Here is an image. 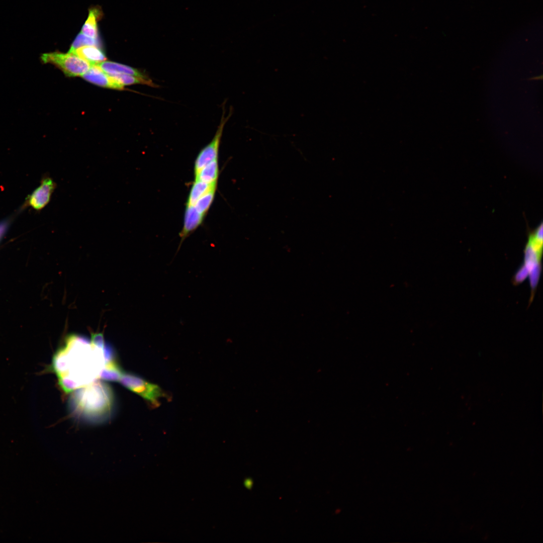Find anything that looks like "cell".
Listing matches in <instances>:
<instances>
[{"instance_id": "8", "label": "cell", "mask_w": 543, "mask_h": 543, "mask_svg": "<svg viewBox=\"0 0 543 543\" xmlns=\"http://www.w3.org/2000/svg\"><path fill=\"white\" fill-rule=\"evenodd\" d=\"M204 216L197 210L194 206H186L184 225L179 234L181 239L177 252L184 240L201 224Z\"/></svg>"}, {"instance_id": "1", "label": "cell", "mask_w": 543, "mask_h": 543, "mask_svg": "<svg viewBox=\"0 0 543 543\" xmlns=\"http://www.w3.org/2000/svg\"><path fill=\"white\" fill-rule=\"evenodd\" d=\"M101 355H103V349L94 345L91 340L76 335L69 337L65 347L58 350L53 356L51 366V370L58 377L61 388L65 393H69L83 387L80 371L84 377V363L93 362V359L104 357L103 355L93 359ZM85 383L86 385L85 382Z\"/></svg>"}, {"instance_id": "11", "label": "cell", "mask_w": 543, "mask_h": 543, "mask_svg": "<svg viewBox=\"0 0 543 543\" xmlns=\"http://www.w3.org/2000/svg\"><path fill=\"white\" fill-rule=\"evenodd\" d=\"M219 174L218 159L208 163L195 174V180L208 184L217 183Z\"/></svg>"}, {"instance_id": "19", "label": "cell", "mask_w": 543, "mask_h": 543, "mask_svg": "<svg viewBox=\"0 0 543 543\" xmlns=\"http://www.w3.org/2000/svg\"><path fill=\"white\" fill-rule=\"evenodd\" d=\"M252 480L251 479L248 478L245 480L244 485L246 488L251 489L252 486Z\"/></svg>"}, {"instance_id": "12", "label": "cell", "mask_w": 543, "mask_h": 543, "mask_svg": "<svg viewBox=\"0 0 543 543\" xmlns=\"http://www.w3.org/2000/svg\"><path fill=\"white\" fill-rule=\"evenodd\" d=\"M217 183L208 184L195 180L189 193L187 206H194L202 196L211 189L216 188Z\"/></svg>"}, {"instance_id": "16", "label": "cell", "mask_w": 543, "mask_h": 543, "mask_svg": "<svg viewBox=\"0 0 543 543\" xmlns=\"http://www.w3.org/2000/svg\"><path fill=\"white\" fill-rule=\"evenodd\" d=\"M85 45L95 46L100 48L101 43L99 38H91L80 32L76 37L68 52H71L76 49Z\"/></svg>"}, {"instance_id": "2", "label": "cell", "mask_w": 543, "mask_h": 543, "mask_svg": "<svg viewBox=\"0 0 543 543\" xmlns=\"http://www.w3.org/2000/svg\"><path fill=\"white\" fill-rule=\"evenodd\" d=\"M113 394L105 383L96 381L76 390L70 398L74 412L90 419H100L108 414L113 405Z\"/></svg>"}, {"instance_id": "6", "label": "cell", "mask_w": 543, "mask_h": 543, "mask_svg": "<svg viewBox=\"0 0 543 543\" xmlns=\"http://www.w3.org/2000/svg\"><path fill=\"white\" fill-rule=\"evenodd\" d=\"M56 185L51 178H44L41 185L30 197V205L35 209L40 210L43 208L50 201Z\"/></svg>"}, {"instance_id": "20", "label": "cell", "mask_w": 543, "mask_h": 543, "mask_svg": "<svg viewBox=\"0 0 543 543\" xmlns=\"http://www.w3.org/2000/svg\"><path fill=\"white\" fill-rule=\"evenodd\" d=\"M5 229H6V225H5V223L0 224V238L3 235Z\"/></svg>"}, {"instance_id": "3", "label": "cell", "mask_w": 543, "mask_h": 543, "mask_svg": "<svg viewBox=\"0 0 543 543\" xmlns=\"http://www.w3.org/2000/svg\"><path fill=\"white\" fill-rule=\"evenodd\" d=\"M122 385L139 395L152 407L160 405V399L166 394L157 385L149 382L135 375L123 373L119 381Z\"/></svg>"}, {"instance_id": "18", "label": "cell", "mask_w": 543, "mask_h": 543, "mask_svg": "<svg viewBox=\"0 0 543 543\" xmlns=\"http://www.w3.org/2000/svg\"><path fill=\"white\" fill-rule=\"evenodd\" d=\"M528 274L529 271L526 266L524 265L521 266L514 276V282L516 284L522 282L526 279Z\"/></svg>"}, {"instance_id": "9", "label": "cell", "mask_w": 543, "mask_h": 543, "mask_svg": "<svg viewBox=\"0 0 543 543\" xmlns=\"http://www.w3.org/2000/svg\"><path fill=\"white\" fill-rule=\"evenodd\" d=\"M96 65L99 66L108 74L121 73L145 79H150L144 73L138 69L120 63L112 61H103Z\"/></svg>"}, {"instance_id": "4", "label": "cell", "mask_w": 543, "mask_h": 543, "mask_svg": "<svg viewBox=\"0 0 543 543\" xmlns=\"http://www.w3.org/2000/svg\"><path fill=\"white\" fill-rule=\"evenodd\" d=\"M44 63H51L61 69L67 76H82L91 65L76 55L68 52H53L43 53L40 57Z\"/></svg>"}, {"instance_id": "13", "label": "cell", "mask_w": 543, "mask_h": 543, "mask_svg": "<svg viewBox=\"0 0 543 543\" xmlns=\"http://www.w3.org/2000/svg\"><path fill=\"white\" fill-rule=\"evenodd\" d=\"M101 16L100 11L96 8L89 11L88 18L82 27L81 33L93 38H98L97 21Z\"/></svg>"}, {"instance_id": "15", "label": "cell", "mask_w": 543, "mask_h": 543, "mask_svg": "<svg viewBox=\"0 0 543 543\" xmlns=\"http://www.w3.org/2000/svg\"><path fill=\"white\" fill-rule=\"evenodd\" d=\"M216 188H214L205 194L194 205L197 210L204 216L213 203Z\"/></svg>"}, {"instance_id": "5", "label": "cell", "mask_w": 543, "mask_h": 543, "mask_svg": "<svg viewBox=\"0 0 543 543\" xmlns=\"http://www.w3.org/2000/svg\"><path fill=\"white\" fill-rule=\"evenodd\" d=\"M222 109L220 122L214 137L209 143L202 148L196 159L194 165L195 174L208 163L218 159L219 148L224 128L230 117V114L225 116V108L223 107Z\"/></svg>"}, {"instance_id": "10", "label": "cell", "mask_w": 543, "mask_h": 543, "mask_svg": "<svg viewBox=\"0 0 543 543\" xmlns=\"http://www.w3.org/2000/svg\"><path fill=\"white\" fill-rule=\"evenodd\" d=\"M70 53L76 55L91 65L105 61L107 59L104 52L101 48L95 46H81Z\"/></svg>"}, {"instance_id": "7", "label": "cell", "mask_w": 543, "mask_h": 543, "mask_svg": "<svg viewBox=\"0 0 543 543\" xmlns=\"http://www.w3.org/2000/svg\"><path fill=\"white\" fill-rule=\"evenodd\" d=\"M81 76L86 81L97 85L117 89L124 88V86L96 64L92 65L89 69Z\"/></svg>"}, {"instance_id": "14", "label": "cell", "mask_w": 543, "mask_h": 543, "mask_svg": "<svg viewBox=\"0 0 543 543\" xmlns=\"http://www.w3.org/2000/svg\"><path fill=\"white\" fill-rule=\"evenodd\" d=\"M123 373L120 367L114 360L105 364L99 377L106 381L119 382Z\"/></svg>"}, {"instance_id": "17", "label": "cell", "mask_w": 543, "mask_h": 543, "mask_svg": "<svg viewBox=\"0 0 543 543\" xmlns=\"http://www.w3.org/2000/svg\"><path fill=\"white\" fill-rule=\"evenodd\" d=\"M540 263L536 264L529 272V282L532 291L535 289L540 274Z\"/></svg>"}]
</instances>
